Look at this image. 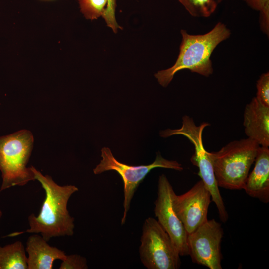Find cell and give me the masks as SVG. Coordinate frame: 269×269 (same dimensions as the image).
<instances>
[{"label": "cell", "instance_id": "14", "mask_svg": "<svg viewBox=\"0 0 269 269\" xmlns=\"http://www.w3.org/2000/svg\"><path fill=\"white\" fill-rule=\"evenodd\" d=\"M0 269H27V255L22 242L3 247L0 245Z\"/></svg>", "mask_w": 269, "mask_h": 269}, {"label": "cell", "instance_id": "17", "mask_svg": "<svg viewBox=\"0 0 269 269\" xmlns=\"http://www.w3.org/2000/svg\"><path fill=\"white\" fill-rule=\"evenodd\" d=\"M256 99L263 105L269 107V72L262 74L256 82Z\"/></svg>", "mask_w": 269, "mask_h": 269}, {"label": "cell", "instance_id": "11", "mask_svg": "<svg viewBox=\"0 0 269 269\" xmlns=\"http://www.w3.org/2000/svg\"><path fill=\"white\" fill-rule=\"evenodd\" d=\"M243 125L248 138L259 146H269V107L261 104L255 97L245 106Z\"/></svg>", "mask_w": 269, "mask_h": 269}, {"label": "cell", "instance_id": "2", "mask_svg": "<svg viewBox=\"0 0 269 269\" xmlns=\"http://www.w3.org/2000/svg\"><path fill=\"white\" fill-rule=\"evenodd\" d=\"M182 40L177 58L171 67L157 71L154 76L158 83L166 87L178 71L188 69L205 77L213 73L211 56L214 50L221 42L228 39L231 32L227 26L218 22L207 33L190 34L181 29Z\"/></svg>", "mask_w": 269, "mask_h": 269}, {"label": "cell", "instance_id": "19", "mask_svg": "<svg viewBox=\"0 0 269 269\" xmlns=\"http://www.w3.org/2000/svg\"><path fill=\"white\" fill-rule=\"evenodd\" d=\"M116 0H108L106 7L102 16L106 25L111 28L114 33H117L118 29H122L117 23L116 19Z\"/></svg>", "mask_w": 269, "mask_h": 269}, {"label": "cell", "instance_id": "8", "mask_svg": "<svg viewBox=\"0 0 269 269\" xmlns=\"http://www.w3.org/2000/svg\"><path fill=\"white\" fill-rule=\"evenodd\" d=\"M224 231L214 219L207 220L187 235L189 255L193 262L210 269H222L221 243Z\"/></svg>", "mask_w": 269, "mask_h": 269}, {"label": "cell", "instance_id": "18", "mask_svg": "<svg viewBox=\"0 0 269 269\" xmlns=\"http://www.w3.org/2000/svg\"><path fill=\"white\" fill-rule=\"evenodd\" d=\"M88 266L86 258L78 254L66 255L62 260L59 269H87Z\"/></svg>", "mask_w": 269, "mask_h": 269}, {"label": "cell", "instance_id": "21", "mask_svg": "<svg viewBox=\"0 0 269 269\" xmlns=\"http://www.w3.org/2000/svg\"><path fill=\"white\" fill-rule=\"evenodd\" d=\"M252 9L260 11L269 7V0H243Z\"/></svg>", "mask_w": 269, "mask_h": 269}, {"label": "cell", "instance_id": "16", "mask_svg": "<svg viewBox=\"0 0 269 269\" xmlns=\"http://www.w3.org/2000/svg\"><path fill=\"white\" fill-rule=\"evenodd\" d=\"M108 0H78L80 10L88 19L94 20L102 16Z\"/></svg>", "mask_w": 269, "mask_h": 269}, {"label": "cell", "instance_id": "15", "mask_svg": "<svg viewBox=\"0 0 269 269\" xmlns=\"http://www.w3.org/2000/svg\"><path fill=\"white\" fill-rule=\"evenodd\" d=\"M194 17H210L224 0H177Z\"/></svg>", "mask_w": 269, "mask_h": 269}, {"label": "cell", "instance_id": "9", "mask_svg": "<svg viewBox=\"0 0 269 269\" xmlns=\"http://www.w3.org/2000/svg\"><path fill=\"white\" fill-rule=\"evenodd\" d=\"M174 193L166 175L164 174L160 175L154 212L157 218L156 220L171 238L180 256H188L187 233L173 208L172 199Z\"/></svg>", "mask_w": 269, "mask_h": 269}, {"label": "cell", "instance_id": "12", "mask_svg": "<svg viewBox=\"0 0 269 269\" xmlns=\"http://www.w3.org/2000/svg\"><path fill=\"white\" fill-rule=\"evenodd\" d=\"M253 169L248 177L243 189L250 197L264 203L269 202V149L259 146Z\"/></svg>", "mask_w": 269, "mask_h": 269}, {"label": "cell", "instance_id": "6", "mask_svg": "<svg viewBox=\"0 0 269 269\" xmlns=\"http://www.w3.org/2000/svg\"><path fill=\"white\" fill-rule=\"evenodd\" d=\"M101 157L102 159L100 163L93 169L94 174L97 175L105 171H115L121 176L123 182L124 211L121 225L124 224L126 221L132 200L137 188L152 169L163 168L179 171L183 170L180 163L163 158L159 152L157 153L152 163L145 165L132 166L122 163L114 157L111 150L106 147L102 148Z\"/></svg>", "mask_w": 269, "mask_h": 269}, {"label": "cell", "instance_id": "4", "mask_svg": "<svg viewBox=\"0 0 269 269\" xmlns=\"http://www.w3.org/2000/svg\"><path fill=\"white\" fill-rule=\"evenodd\" d=\"M34 143L32 133L22 130L0 137V170L2 183L0 192L13 186H22L35 180L27 165Z\"/></svg>", "mask_w": 269, "mask_h": 269}, {"label": "cell", "instance_id": "10", "mask_svg": "<svg viewBox=\"0 0 269 269\" xmlns=\"http://www.w3.org/2000/svg\"><path fill=\"white\" fill-rule=\"evenodd\" d=\"M211 195L203 181H198L183 194L173 196V209L189 234L207 221Z\"/></svg>", "mask_w": 269, "mask_h": 269}, {"label": "cell", "instance_id": "22", "mask_svg": "<svg viewBox=\"0 0 269 269\" xmlns=\"http://www.w3.org/2000/svg\"><path fill=\"white\" fill-rule=\"evenodd\" d=\"M2 216V212L0 210V221L1 220V217Z\"/></svg>", "mask_w": 269, "mask_h": 269}, {"label": "cell", "instance_id": "3", "mask_svg": "<svg viewBox=\"0 0 269 269\" xmlns=\"http://www.w3.org/2000/svg\"><path fill=\"white\" fill-rule=\"evenodd\" d=\"M259 145L249 138L234 140L216 152H208L219 187L243 189Z\"/></svg>", "mask_w": 269, "mask_h": 269}, {"label": "cell", "instance_id": "7", "mask_svg": "<svg viewBox=\"0 0 269 269\" xmlns=\"http://www.w3.org/2000/svg\"><path fill=\"white\" fill-rule=\"evenodd\" d=\"M139 253L142 264L148 269H178L181 260L171 238L157 220L146 218L142 226Z\"/></svg>", "mask_w": 269, "mask_h": 269}, {"label": "cell", "instance_id": "1", "mask_svg": "<svg viewBox=\"0 0 269 269\" xmlns=\"http://www.w3.org/2000/svg\"><path fill=\"white\" fill-rule=\"evenodd\" d=\"M30 167L35 180L40 182L45 191V198L38 216L32 213L28 216L29 228L19 234H40L47 242L53 237L72 236L74 219L69 213L67 204L78 188L73 185H59L50 176L44 175L32 166Z\"/></svg>", "mask_w": 269, "mask_h": 269}, {"label": "cell", "instance_id": "5", "mask_svg": "<svg viewBox=\"0 0 269 269\" xmlns=\"http://www.w3.org/2000/svg\"><path fill=\"white\" fill-rule=\"evenodd\" d=\"M210 125L209 123L202 122L197 126L192 118L184 115L182 117V126L180 128L161 131L159 135L164 138L174 135H182L193 144L194 153L191 157L190 161L198 168V175L210 192L211 200L216 206L221 221L225 223L228 220V214L215 177L208 151L205 150L203 143V130Z\"/></svg>", "mask_w": 269, "mask_h": 269}, {"label": "cell", "instance_id": "13", "mask_svg": "<svg viewBox=\"0 0 269 269\" xmlns=\"http://www.w3.org/2000/svg\"><path fill=\"white\" fill-rule=\"evenodd\" d=\"M27 269H52L56 260H63V251L50 246L41 235L34 233L26 242Z\"/></svg>", "mask_w": 269, "mask_h": 269}, {"label": "cell", "instance_id": "20", "mask_svg": "<svg viewBox=\"0 0 269 269\" xmlns=\"http://www.w3.org/2000/svg\"><path fill=\"white\" fill-rule=\"evenodd\" d=\"M259 12V26L261 30L268 37L269 35V7L264 9Z\"/></svg>", "mask_w": 269, "mask_h": 269}]
</instances>
